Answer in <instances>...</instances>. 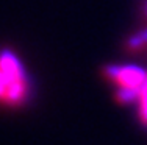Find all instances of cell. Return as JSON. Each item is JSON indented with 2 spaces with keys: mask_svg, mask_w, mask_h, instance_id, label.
Here are the masks:
<instances>
[{
  "mask_svg": "<svg viewBox=\"0 0 147 145\" xmlns=\"http://www.w3.org/2000/svg\"><path fill=\"white\" fill-rule=\"evenodd\" d=\"M105 75L119 86V89L139 92L147 80V72L136 65H110L105 69Z\"/></svg>",
  "mask_w": 147,
  "mask_h": 145,
  "instance_id": "7a4b0ae2",
  "label": "cell"
},
{
  "mask_svg": "<svg viewBox=\"0 0 147 145\" xmlns=\"http://www.w3.org/2000/svg\"><path fill=\"white\" fill-rule=\"evenodd\" d=\"M138 102H139V117L147 125V80L138 92Z\"/></svg>",
  "mask_w": 147,
  "mask_h": 145,
  "instance_id": "3957f363",
  "label": "cell"
},
{
  "mask_svg": "<svg viewBox=\"0 0 147 145\" xmlns=\"http://www.w3.org/2000/svg\"><path fill=\"white\" fill-rule=\"evenodd\" d=\"M146 13H147V3H146Z\"/></svg>",
  "mask_w": 147,
  "mask_h": 145,
  "instance_id": "5b68a950",
  "label": "cell"
},
{
  "mask_svg": "<svg viewBox=\"0 0 147 145\" xmlns=\"http://www.w3.org/2000/svg\"><path fill=\"white\" fill-rule=\"evenodd\" d=\"M144 45H147V30L135 34V36L130 37V41H128V48L133 51L139 50V48L144 47Z\"/></svg>",
  "mask_w": 147,
  "mask_h": 145,
  "instance_id": "277c9868",
  "label": "cell"
},
{
  "mask_svg": "<svg viewBox=\"0 0 147 145\" xmlns=\"http://www.w3.org/2000/svg\"><path fill=\"white\" fill-rule=\"evenodd\" d=\"M30 94V81L24 64L9 50L0 51V103L20 106Z\"/></svg>",
  "mask_w": 147,
  "mask_h": 145,
  "instance_id": "6da1fadb",
  "label": "cell"
}]
</instances>
